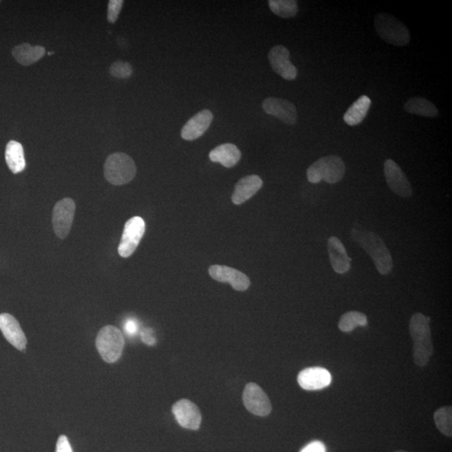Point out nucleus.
Here are the masks:
<instances>
[{
	"mask_svg": "<svg viewBox=\"0 0 452 452\" xmlns=\"http://www.w3.org/2000/svg\"><path fill=\"white\" fill-rule=\"evenodd\" d=\"M75 204L73 199L65 198L54 207L52 223L54 231L60 239H66L73 227Z\"/></svg>",
	"mask_w": 452,
	"mask_h": 452,
	"instance_id": "8",
	"label": "nucleus"
},
{
	"mask_svg": "<svg viewBox=\"0 0 452 452\" xmlns=\"http://www.w3.org/2000/svg\"><path fill=\"white\" fill-rule=\"evenodd\" d=\"M396 452H407V451H396Z\"/></svg>",
	"mask_w": 452,
	"mask_h": 452,
	"instance_id": "34",
	"label": "nucleus"
},
{
	"mask_svg": "<svg viewBox=\"0 0 452 452\" xmlns=\"http://www.w3.org/2000/svg\"><path fill=\"white\" fill-rule=\"evenodd\" d=\"M384 176L393 193L408 198L413 195V188L408 178L395 161L387 159L384 165Z\"/></svg>",
	"mask_w": 452,
	"mask_h": 452,
	"instance_id": "10",
	"label": "nucleus"
},
{
	"mask_svg": "<svg viewBox=\"0 0 452 452\" xmlns=\"http://www.w3.org/2000/svg\"><path fill=\"white\" fill-rule=\"evenodd\" d=\"M368 324V319L364 313L352 311L346 312L340 319L338 328L342 332L349 333L355 330L357 326H365Z\"/></svg>",
	"mask_w": 452,
	"mask_h": 452,
	"instance_id": "25",
	"label": "nucleus"
},
{
	"mask_svg": "<svg viewBox=\"0 0 452 452\" xmlns=\"http://www.w3.org/2000/svg\"><path fill=\"white\" fill-rule=\"evenodd\" d=\"M241 153L238 147L232 143H224L209 153V159L214 163H220L224 167L236 166L240 160Z\"/></svg>",
	"mask_w": 452,
	"mask_h": 452,
	"instance_id": "20",
	"label": "nucleus"
},
{
	"mask_svg": "<svg viewBox=\"0 0 452 452\" xmlns=\"http://www.w3.org/2000/svg\"><path fill=\"white\" fill-rule=\"evenodd\" d=\"M263 181L257 176H249L241 178L235 186L232 202L240 205L248 201L262 189Z\"/></svg>",
	"mask_w": 452,
	"mask_h": 452,
	"instance_id": "19",
	"label": "nucleus"
},
{
	"mask_svg": "<svg viewBox=\"0 0 452 452\" xmlns=\"http://www.w3.org/2000/svg\"><path fill=\"white\" fill-rule=\"evenodd\" d=\"M0 330L7 341L18 349L23 351L27 344L25 334L19 322L10 313L0 314Z\"/></svg>",
	"mask_w": 452,
	"mask_h": 452,
	"instance_id": "16",
	"label": "nucleus"
},
{
	"mask_svg": "<svg viewBox=\"0 0 452 452\" xmlns=\"http://www.w3.org/2000/svg\"><path fill=\"white\" fill-rule=\"evenodd\" d=\"M110 73L113 77L120 79H128L133 73V67L128 62L118 61L110 67Z\"/></svg>",
	"mask_w": 452,
	"mask_h": 452,
	"instance_id": "28",
	"label": "nucleus"
},
{
	"mask_svg": "<svg viewBox=\"0 0 452 452\" xmlns=\"http://www.w3.org/2000/svg\"><path fill=\"white\" fill-rule=\"evenodd\" d=\"M125 333L129 336H134L138 332V324L136 320L128 319L124 324Z\"/></svg>",
	"mask_w": 452,
	"mask_h": 452,
	"instance_id": "32",
	"label": "nucleus"
},
{
	"mask_svg": "<svg viewBox=\"0 0 452 452\" xmlns=\"http://www.w3.org/2000/svg\"><path fill=\"white\" fill-rule=\"evenodd\" d=\"M404 109L410 114L424 118H436L438 115L437 107L424 97H413L405 102Z\"/></svg>",
	"mask_w": 452,
	"mask_h": 452,
	"instance_id": "24",
	"label": "nucleus"
},
{
	"mask_svg": "<svg viewBox=\"0 0 452 452\" xmlns=\"http://www.w3.org/2000/svg\"><path fill=\"white\" fill-rule=\"evenodd\" d=\"M436 426L440 432L446 436H452V408L444 406L438 409L434 414Z\"/></svg>",
	"mask_w": 452,
	"mask_h": 452,
	"instance_id": "27",
	"label": "nucleus"
},
{
	"mask_svg": "<svg viewBox=\"0 0 452 452\" xmlns=\"http://www.w3.org/2000/svg\"><path fill=\"white\" fill-rule=\"evenodd\" d=\"M429 317L422 313H415L410 321V333L413 339V358L416 365H428L434 353Z\"/></svg>",
	"mask_w": 452,
	"mask_h": 452,
	"instance_id": "2",
	"label": "nucleus"
},
{
	"mask_svg": "<svg viewBox=\"0 0 452 452\" xmlns=\"http://www.w3.org/2000/svg\"><path fill=\"white\" fill-rule=\"evenodd\" d=\"M268 60L273 71L285 80H293L298 77V70L290 61V53L283 46H276L268 53Z\"/></svg>",
	"mask_w": 452,
	"mask_h": 452,
	"instance_id": "12",
	"label": "nucleus"
},
{
	"mask_svg": "<svg viewBox=\"0 0 452 452\" xmlns=\"http://www.w3.org/2000/svg\"><path fill=\"white\" fill-rule=\"evenodd\" d=\"M214 116L209 110L200 111L191 118L181 131L183 140L193 141L200 138L207 131L210 124L213 122Z\"/></svg>",
	"mask_w": 452,
	"mask_h": 452,
	"instance_id": "17",
	"label": "nucleus"
},
{
	"mask_svg": "<svg viewBox=\"0 0 452 452\" xmlns=\"http://www.w3.org/2000/svg\"><path fill=\"white\" fill-rule=\"evenodd\" d=\"M137 167L131 157L115 153L106 159L104 164L106 180L114 185H123L135 178Z\"/></svg>",
	"mask_w": 452,
	"mask_h": 452,
	"instance_id": "4",
	"label": "nucleus"
},
{
	"mask_svg": "<svg viewBox=\"0 0 452 452\" xmlns=\"http://www.w3.org/2000/svg\"><path fill=\"white\" fill-rule=\"evenodd\" d=\"M243 403L250 413L258 416H267L272 407L269 398L263 389L255 383H249L243 393Z\"/></svg>",
	"mask_w": 452,
	"mask_h": 452,
	"instance_id": "9",
	"label": "nucleus"
},
{
	"mask_svg": "<svg viewBox=\"0 0 452 452\" xmlns=\"http://www.w3.org/2000/svg\"><path fill=\"white\" fill-rule=\"evenodd\" d=\"M123 0H111L109 4V11H107V20L110 23H115L118 19L119 13L122 11L123 6Z\"/></svg>",
	"mask_w": 452,
	"mask_h": 452,
	"instance_id": "29",
	"label": "nucleus"
},
{
	"mask_svg": "<svg viewBox=\"0 0 452 452\" xmlns=\"http://www.w3.org/2000/svg\"><path fill=\"white\" fill-rule=\"evenodd\" d=\"M330 262L335 272L346 274L350 270L351 258H349L346 248L338 237L331 236L328 241Z\"/></svg>",
	"mask_w": 452,
	"mask_h": 452,
	"instance_id": "18",
	"label": "nucleus"
},
{
	"mask_svg": "<svg viewBox=\"0 0 452 452\" xmlns=\"http://www.w3.org/2000/svg\"><path fill=\"white\" fill-rule=\"evenodd\" d=\"M96 346L102 360L109 364L115 362L122 356L125 346L123 334L114 326H106L98 333Z\"/></svg>",
	"mask_w": 452,
	"mask_h": 452,
	"instance_id": "6",
	"label": "nucleus"
},
{
	"mask_svg": "<svg viewBox=\"0 0 452 452\" xmlns=\"http://www.w3.org/2000/svg\"><path fill=\"white\" fill-rule=\"evenodd\" d=\"M332 381L329 370L321 367H312L301 371L298 377L299 386L306 391H319Z\"/></svg>",
	"mask_w": 452,
	"mask_h": 452,
	"instance_id": "15",
	"label": "nucleus"
},
{
	"mask_svg": "<svg viewBox=\"0 0 452 452\" xmlns=\"http://www.w3.org/2000/svg\"><path fill=\"white\" fill-rule=\"evenodd\" d=\"M346 167L338 156L323 157L313 163L307 171L308 181L317 183L324 181L329 183H336L343 180Z\"/></svg>",
	"mask_w": 452,
	"mask_h": 452,
	"instance_id": "3",
	"label": "nucleus"
},
{
	"mask_svg": "<svg viewBox=\"0 0 452 452\" xmlns=\"http://www.w3.org/2000/svg\"><path fill=\"white\" fill-rule=\"evenodd\" d=\"M301 452H326V447L323 442L315 441L304 447Z\"/></svg>",
	"mask_w": 452,
	"mask_h": 452,
	"instance_id": "31",
	"label": "nucleus"
},
{
	"mask_svg": "<svg viewBox=\"0 0 452 452\" xmlns=\"http://www.w3.org/2000/svg\"><path fill=\"white\" fill-rule=\"evenodd\" d=\"M6 160L13 173L23 172L26 166L23 146L16 141L8 142L6 149Z\"/></svg>",
	"mask_w": 452,
	"mask_h": 452,
	"instance_id": "23",
	"label": "nucleus"
},
{
	"mask_svg": "<svg viewBox=\"0 0 452 452\" xmlns=\"http://www.w3.org/2000/svg\"><path fill=\"white\" fill-rule=\"evenodd\" d=\"M268 4L275 15L284 19L294 17L299 11L298 2L294 0H270Z\"/></svg>",
	"mask_w": 452,
	"mask_h": 452,
	"instance_id": "26",
	"label": "nucleus"
},
{
	"mask_svg": "<svg viewBox=\"0 0 452 452\" xmlns=\"http://www.w3.org/2000/svg\"><path fill=\"white\" fill-rule=\"evenodd\" d=\"M146 229L145 221L140 216L130 219L125 224L118 254L123 258L131 257L140 245Z\"/></svg>",
	"mask_w": 452,
	"mask_h": 452,
	"instance_id": "7",
	"label": "nucleus"
},
{
	"mask_svg": "<svg viewBox=\"0 0 452 452\" xmlns=\"http://www.w3.org/2000/svg\"><path fill=\"white\" fill-rule=\"evenodd\" d=\"M209 273L214 280L230 283L233 288L240 292L248 290L250 285L248 276L230 267L213 265L209 268Z\"/></svg>",
	"mask_w": 452,
	"mask_h": 452,
	"instance_id": "13",
	"label": "nucleus"
},
{
	"mask_svg": "<svg viewBox=\"0 0 452 452\" xmlns=\"http://www.w3.org/2000/svg\"><path fill=\"white\" fill-rule=\"evenodd\" d=\"M56 452H73L68 441V438L62 435L56 442Z\"/></svg>",
	"mask_w": 452,
	"mask_h": 452,
	"instance_id": "30",
	"label": "nucleus"
},
{
	"mask_svg": "<svg viewBox=\"0 0 452 452\" xmlns=\"http://www.w3.org/2000/svg\"><path fill=\"white\" fill-rule=\"evenodd\" d=\"M374 27L379 37L388 44L404 47L410 42V35L408 28L389 13H378L374 18Z\"/></svg>",
	"mask_w": 452,
	"mask_h": 452,
	"instance_id": "5",
	"label": "nucleus"
},
{
	"mask_svg": "<svg viewBox=\"0 0 452 452\" xmlns=\"http://www.w3.org/2000/svg\"><path fill=\"white\" fill-rule=\"evenodd\" d=\"M370 106V98L367 96H361L359 99L353 102L346 114L343 115L344 122L349 126H357L360 124L366 118Z\"/></svg>",
	"mask_w": 452,
	"mask_h": 452,
	"instance_id": "22",
	"label": "nucleus"
},
{
	"mask_svg": "<svg viewBox=\"0 0 452 452\" xmlns=\"http://www.w3.org/2000/svg\"><path fill=\"white\" fill-rule=\"evenodd\" d=\"M263 110L267 114L275 116L288 125H294L298 122L296 106L288 100L276 97H268L262 104Z\"/></svg>",
	"mask_w": 452,
	"mask_h": 452,
	"instance_id": "14",
	"label": "nucleus"
},
{
	"mask_svg": "<svg viewBox=\"0 0 452 452\" xmlns=\"http://www.w3.org/2000/svg\"><path fill=\"white\" fill-rule=\"evenodd\" d=\"M142 342L147 346H153L156 343V338L153 336V331L150 329H143L141 333Z\"/></svg>",
	"mask_w": 452,
	"mask_h": 452,
	"instance_id": "33",
	"label": "nucleus"
},
{
	"mask_svg": "<svg viewBox=\"0 0 452 452\" xmlns=\"http://www.w3.org/2000/svg\"><path fill=\"white\" fill-rule=\"evenodd\" d=\"M46 54V49L43 47H32L28 43L16 46L12 50V55L18 63L22 66H30L37 62Z\"/></svg>",
	"mask_w": 452,
	"mask_h": 452,
	"instance_id": "21",
	"label": "nucleus"
},
{
	"mask_svg": "<svg viewBox=\"0 0 452 452\" xmlns=\"http://www.w3.org/2000/svg\"><path fill=\"white\" fill-rule=\"evenodd\" d=\"M351 236L355 243L372 258L376 268L381 275H388L393 269L391 253L383 240L376 233L353 228Z\"/></svg>",
	"mask_w": 452,
	"mask_h": 452,
	"instance_id": "1",
	"label": "nucleus"
},
{
	"mask_svg": "<svg viewBox=\"0 0 452 452\" xmlns=\"http://www.w3.org/2000/svg\"><path fill=\"white\" fill-rule=\"evenodd\" d=\"M172 413L183 428L197 431L200 427L202 416L195 403L186 399L178 401L173 405Z\"/></svg>",
	"mask_w": 452,
	"mask_h": 452,
	"instance_id": "11",
	"label": "nucleus"
}]
</instances>
